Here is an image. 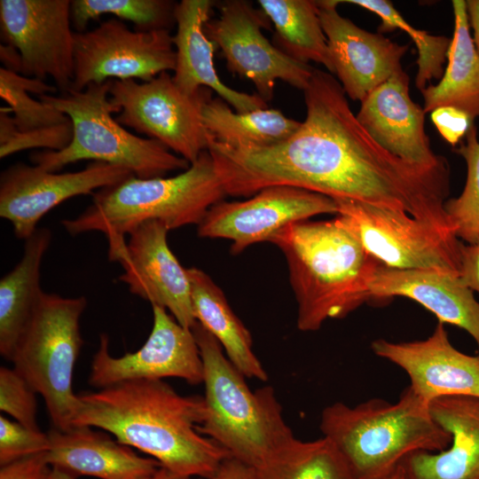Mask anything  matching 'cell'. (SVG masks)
Returning a JSON list of instances; mask_svg holds the SVG:
<instances>
[{
  "instance_id": "cell-1",
  "label": "cell",
  "mask_w": 479,
  "mask_h": 479,
  "mask_svg": "<svg viewBox=\"0 0 479 479\" xmlns=\"http://www.w3.org/2000/svg\"><path fill=\"white\" fill-rule=\"evenodd\" d=\"M303 92L305 120L288 138L263 151L268 185L402 210L454 234L444 207L449 166L421 168L381 147L357 121L334 75L314 68Z\"/></svg>"
},
{
  "instance_id": "cell-2",
  "label": "cell",
  "mask_w": 479,
  "mask_h": 479,
  "mask_svg": "<svg viewBox=\"0 0 479 479\" xmlns=\"http://www.w3.org/2000/svg\"><path fill=\"white\" fill-rule=\"evenodd\" d=\"M206 417L204 397L180 395L162 380H138L78 395L72 426L107 431L179 477L213 479L231 456L199 432Z\"/></svg>"
},
{
  "instance_id": "cell-3",
  "label": "cell",
  "mask_w": 479,
  "mask_h": 479,
  "mask_svg": "<svg viewBox=\"0 0 479 479\" xmlns=\"http://www.w3.org/2000/svg\"><path fill=\"white\" fill-rule=\"evenodd\" d=\"M270 242L285 255L299 330L317 331L369 299L368 279L379 262L338 216L294 223Z\"/></svg>"
},
{
  "instance_id": "cell-4",
  "label": "cell",
  "mask_w": 479,
  "mask_h": 479,
  "mask_svg": "<svg viewBox=\"0 0 479 479\" xmlns=\"http://www.w3.org/2000/svg\"><path fill=\"white\" fill-rule=\"evenodd\" d=\"M226 192L208 150L189 168L170 177L139 178L134 175L93 193L81 215L62 221L71 235L104 233L108 255L125 245L124 236L145 222L157 220L169 230L199 225L211 206Z\"/></svg>"
},
{
  "instance_id": "cell-5",
  "label": "cell",
  "mask_w": 479,
  "mask_h": 479,
  "mask_svg": "<svg viewBox=\"0 0 479 479\" xmlns=\"http://www.w3.org/2000/svg\"><path fill=\"white\" fill-rule=\"evenodd\" d=\"M320 430L345 458L357 479L378 477L418 452L446 449L451 436L429 405L407 387L397 402L373 398L353 407L342 402L321 413Z\"/></svg>"
},
{
  "instance_id": "cell-6",
  "label": "cell",
  "mask_w": 479,
  "mask_h": 479,
  "mask_svg": "<svg viewBox=\"0 0 479 479\" xmlns=\"http://www.w3.org/2000/svg\"><path fill=\"white\" fill-rule=\"evenodd\" d=\"M192 331L203 364L207 407L198 430L232 458L256 468L294 437L275 390L264 386L252 391L217 340L198 322Z\"/></svg>"
},
{
  "instance_id": "cell-7",
  "label": "cell",
  "mask_w": 479,
  "mask_h": 479,
  "mask_svg": "<svg viewBox=\"0 0 479 479\" xmlns=\"http://www.w3.org/2000/svg\"><path fill=\"white\" fill-rule=\"evenodd\" d=\"M112 79L90 83L82 90L69 89L56 97L39 99L66 114L73 123L70 144L60 151L33 153L31 161L55 172L82 160L106 162L130 170L139 178L161 177L171 171L185 170L190 163L156 139L143 138L126 130L112 114L120 109L111 103Z\"/></svg>"
},
{
  "instance_id": "cell-8",
  "label": "cell",
  "mask_w": 479,
  "mask_h": 479,
  "mask_svg": "<svg viewBox=\"0 0 479 479\" xmlns=\"http://www.w3.org/2000/svg\"><path fill=\"white\" fill-rule=\"evenodd\" d=\"M86 306L84 296L44 292L11 358L13 368L43 397L53 428L62 431L73 427L78 401L72 384Z\"/></svg>"
},
{
  "instance_id": "cell-9",
  "label": "cell",
  "mask_w": 479,
  "mask_h": 479,
  "mask_svg": "<svg viewBox=\"0 0 479 479\" xmlns=\"http://www.w3.org/2000/svg\"><path fill=\"white\" fill-rule=\"evenodd\" d=\"M110 101L120 109L116 121L156 139L190 164L208 150L202 109L211 90L187 95L162 72L148 82L112 79Z\"/></svg>"
},
{
  "instance_id": "cell-10",
  "label": "cell",
  "mask_w": 479,
  "mask_h": 479,
  "mask_svg": "<svg viewBox=\"0 0 479 479\" xmlns=\"http://www.w3.org/2000/svg\"><path fill=\"white\" fill-rule=\"evenodd\" d=\"M334 200L336 216L381 264L459 275L462 242L452 233L402 210L349 200Z\"/></svg>"
},
{
  "instance_id": "cell-11",
  "label": "cell",
  "mask_w": 479,
  "mask_h": 479,
  "mask_svg": "<svg viewBox=\"0 0 479 479\" xmlns=\"http://www.w3.org/2000/svg\"><path fill=\"white\" fill-rule=\"evenodd\" d=\"M168 29L131 31L110 19L90 31L74 33V79L70 89L109 79L148 82L174 71L177 53ZM69 90V89H68Z\"/></svg>"
},
{
  "instance_id": "cell-12",
  "label": "cell",
  "mask_w": 479,
  "mask_h": 479,
  "mask_svg": "<svg viewBox=\"0 0 479 479\" xmlns=\"http://www.w3.org/2000/svg\"><path fill=\"white\" fill-rule=\"evenodd\" d=\"M263 11L246 1L219 4V16L204 25L208 38L218 47L232 74L249 79L265 102L273 97L277 80L304 90L314 67L297 61L271 44L262 32L267 25Z\"/></svg>"
},
{
  "instance_id": "cell-13",
  "label": "cell",
  "mask_w": 479,
  "mask_h": 479,
  "mask_svg": "<svg viewBox=\"0 0 479 479\" xmlns=\"http://www.w3.org/2000/svg\"><path fill=\"white\" fill-rule=\"evenodd\" d=\"M69 0H1V37L21 57V75L51 77L65 92L74 79Z\"/></svg>"
},
{
  "instance_id": "cell-14",
  "label": "cell",
  "mask_w": 479,
  "mask_h": 479,
  "mask_svg": "<svg viewBox=\"0 0 479 479\" xmlns=\"http://www.w3.org/2000/svg\"><path fill=\"white\" fill-rule=\"evenodd\" d=\"M322 214H337L335 200L305 189L274 185L242 201H219L198 225V236L232 241L240 254L253 244L270 241L285 227Z\"/></svg>"
},
{
  "instance_id": "cell-15",
  "label": "cell",
  "mask_w": 479,
  "mask_h": 479,
  "mask_svg": "<svg viewBox=\"0 0 479 479\" xmlns=\"http://www.w3.org/2000/svg\"><path fill=\"white\" fill-rule=\"evenodd\" d=\"M152 308L151 333L137 351L113 357L108 336L100 334L90 365V385L100 389L123 381L169 377L192 385L202 383L203 364L192 329L181 326L164 308Z\"/></svg>"
},
{
  "instance_id": "cell-16",
  "label": "cell",
  "mask_w": 479,
  "mask_h": 479,
  "mask_svg": "<svg viewBox=\"0 0 479 479\" xmlns=\"http://www.w3.org/2000/svg\"><path fill=\"white\" fill-rule=\"evenodd\" d=\"M131 175L126 168L101 161H93L80 171L60 174L19 162L1 173L0 216L12 224L18 239L26 240L56 206L114 185Z\"/></svg>"
},
{
  "instance_id": "cell-17",
  "label": "cell",
  "mask_w": 479,
  "mask_h": 479,
  "mask_svg": "<svg viewBox=\"0 0 479 479\" xmlns=\"http://www.w3.org/2000/svg\"><path fill=\"white\" fill-rule=\"evenodd\" d=\"M168 227L161 222L143 223L130 235L129 241L110 261L118 262L123 272L119 279L130 292L152 305L164 308L184 327L196 324L187 269L170 250Z\"/></svg>"
},
{
  "instance_id": "cell-18",
  "label": "cell",
  "mask_w": 479,
  "mask_h": 479,
  "mask_svg": "<svg viewBox=\"0 0 479 479\" xmlns=\"http://www.w3.org/2000/svg\"><path fill=\"white\" fill-rule=\"evenodd\" d=\"M339 4L340 0L317 1L318 15L334 75L346 96L361 102L376 88L404 72L401 59L408 45L359 27L338 12Z\"/></svg>"
},
{
  "instance_id": "cell-19",
  "label": "cell",
  "mask_w": 479,
  "mask_h": 479,
  "mask_svg": "<svg viewBox=\"0 0 479 479\" xmlns=\"http://www.w3.org/2000/svg\"><path fill=\"white\" fill-rule=\"evenodd\" d=\"M373 353L401 369L410 379L409 388L429 404L440 397H479V355L465 354L452 346L444 323L422 341L393 342L378 339Z\"/></svg>"
},
{
  "instance_id": "cell-20",
  "label": "cell",
  "mask_w": 479,
  "mask_h": 479,
  "mask_svg": "<svg viewBox=\"0 0 479 479\" xmlns=\"http://www.w3.org/2000/svg\"><path fill=\"white\" fill-rule=\"evenodd\" d=\"M425 112L409 94L404 71L376 88L362 101L356 117L370 137L392 155L426 169L447 167L431 148Z\"/></svg>"
},
{
  "instance_id": "cell-21",
  "label": "cell",
  "mask_w": 479,
  "mask_h": 479,
  "mask_svg": "<svg viewBox=\"0 0 479 479\" xmlns=\"http://www.w3.org/2000/svg\"><path fill=\"white\" fill-rule=\"evenodd\" d=\"M369 298L403 296L435 314L439 322L467 332L479 350V302L459 275L432 270L396 269L378 263L368 282Z\"/></svg>"
},
{
  "instance_id": "cell-22",
  "label": "cell",
  "mask_w": 479,
  "mask_h": 479,
  "mask_svg": "<svg viewBox=\"0 0 479 479\" xmlns=\"http://www.w3.org/2000/svg\"><path fill=\"white\" fill-rule=\"evenodd\" d=\"M213 5L209 0H182L176 4L174 18L177 29L173 36L177 53L174 82L187 95H194L202 88L214 90L237 113L268 108L258 95L235 90L219 78L214 65L216 46L204 31Z\"/></svg>"
},
{
  "instance_id": "cell-23",
  "label": "cell",
  "mask_w": 479,
  "mask_h": 479,
  "mask_svg": "<svg viewBox=\"0 0 479 479\" xmlns=\"http://www.w3.org/2000/svg\"><path fill=\"white\" fill-rule=\"evenodd\" d=\"M436 420L451 436L441 452H418L403 464L409 479H479V397L450 396L429 404Z\"/></svg>"
},
{
  "instance_id": "cell-24",
  "label": "cell",
  "mask_w": 479,
  "mask_h": 479,
  "mask_svg": "<svg viewBox=\"0 0 479 479\" xmlns=\"http://www.w3.org/2000/svg\"><path fill=\"white\" fill-rule=\"evenodd\" d=\"M50 448L45 452L48 466L79 475L100 479H144L161 465L153 458L137 455L131 447L91 427L52 428L47 432Z\"/></svg>"
},
{
  "instance_id": "cell-25",
  "label": "cell",
  "mask_w": 479,
  "mask_h": 479,
  "mask_svg": "<svg viewBox=\"0 0 479 479\" xmlns=\"http://www.w3.org/2000/svg\"><path fill=\"white\" fill-rule=\"evenodd\" d=\"M196 321L220 343L230 362L246 377L268 380L253 350L252 336L236 316L221 288L203 271L187 268Z\"/></svg>"
},
{
  "instance_id": "cell-26",
  "label": "cell",
  "mask_w": 479,
  "mask_h": 479,
  "mask_svg": "<svg viewBox=\"0 0 479 479\" xmlns=\"http://www.w3.org/2000/svg\"><path fill=\"white\" fill-rule=\"evenodd\" d=\"M51 240L49 229L37 228L25 240L20 261L0 280V354L7 360L44 293L41 265Z\"/></svg>"
},
{
  "instance_id": "cell-27",
  "label": "cell",
  "mask_w": 479,
  "mask_h": 479,
  "mask_svg": "<svg viewBox=\"0 0 479 479\" xmlns=\"http://www.w3.org/2000/svg\"><path fill=\"white\" fill-rule=\"evenodd\" d=\"M454 31L447 52V67L439 82L421 90L425 113L451 106L479 117V52L476 50L465 0L452 1Z\"/></svg>"
},
{
  "instance_id": "cell-28",
  "label": "cell",
  "mask_w": 479,
  "mask_h": 479,
  "mask_svg": "<svg viewBox=\"0 0 479 479\" xmlns=\"http://www.w3.org/2000/svg\"><path fill=\"white\" fill-rule=\"evenodd\" d=\"M202 122L210 139L232 148L276 145L292 136L301 124L276 109L235 113L219 97L205 103Z\"/></svg>"
},
{
  "instance_id": "cell-29",
  "label": "cell",
  "mask_w": 479,
  "mask_h": 479,
  "mask_svg": "<svg viewBox=\"0 0 479 479\" xmlns=\"http://www.w3.org/2000/svg\"><path fill=\"white\" fill-rule=\"evenodd\" d=\"M258 4L273 23L279 50L297 61L319 63L334 75L317 1L259 0Z\"/></svg>"
},
{
  "instance_id": "cell-30",
  "label": "cell",
  "mask_w": 479,
  "mask_h": 479,
  "mask_svg": "<svg viewBox=\"0 0 479 479\" xmlns=\"http://www.w3.org/2000/svg\"><path fill=\"white\" fill-rule=\"evenodd\" d=\"M255 479H357L352 468L327 438L295 436L255 468Z\"/></svg>"
},
{
  "instance_id": "cell-31",
  "label": "cell",
  "mask_w": 479,
  "mask_h": 479,
  "mask_svg": "<svg viewBox=\"0 0 479 479\" xmlns=\"http://www.w3.org/2000/svg\"><path fill=\"white\" fill-rule=\"evenodd\" d=\"M55 91L56 88L44 81L0 68V97L10 106L12 122L20 132L46 131L72 123L66 114L29 95Z\"/></svg>"
},
{
  "instance_id": "cell-32",
  "label": "cell",
  "mask_w": 479,
  "mask_h": 479,
  "mask_svg": "<svg viewBox=\"0 0 479 479\" xmlns=\"http://www.w3.org/2000/svg\"><path fill=\"white\" fill-rule=\"evenodd\" d=\"M340 2L361 6L378 15L381 20L380 27L381 32L401 29L412 38L418 50V70L415 78L418 90H423L432 79L443 76L444 64L447 59L451 38L430 35L413 27L397 11L392 3L387 0H343Z\"/></svg>"
},
{
  "instance_id": "cell-33",
  "label": "cell",
  "mask_w": 479,
  "mask_h": 479,
  "mask_svg": "<svg viewBox=\"0 0 479 479\" xmlns=\"http://www.w3.org/2000/svg\"><path fill=\"white\" fill-rule=\"evenodd\" d=\"M175 5L165 0H73L71 22L76 32H84L90 20L111 13L133 22L137 31L167 29L175 20Z\"/></svg>"
},
{
  "instance_id": "cell-34",
  "label": "cell",
  "mask_w": 479,
  "mask_h": 479,
  "mask_svg": "<svg viewBox=\"0 0 479 479\" xmlns=\"http://www.w3.org/2000/svg\"><path fill=\"white\" fill-rule=\"evenodd\" d=\"M464 138L454 151L467 165L465 185L461 193L446 200L444 207L455 237L473 244L479 240V139L475 124Z\"/></svg>"
},
{
  "instance_id": "cell-35",
  "label": "cell",
  "mask_w": 479,
  "mask_h": 479,
  "mask_svg": "<svg viewBox=\"0 0 479 479\" xmlns=\"http://www.w3.org/2000/svg\"><path fill=\"white\" fill-rule=\"evenodd\" d=\"M72 137L73 123L46 131L31 133L20 132L14 126L12 115L6 111V108H1V159L31 148H45L50 151H60L70 144Z\"/></svg>"
},
{
  "instance_id": "cell-36",
  "label": "cell",
  "mask_w": 479,
  "mask_h": 479,
  "mask_svg": "<svg viewBox=\"0 0 479 479\" xmlns=\"http://www.w3.org/2000/svg\"><path fill=\"white\" fill-rule=\"evenodd\" d=\"M36 394L13 367H0L1 412L32 429H40L36 422Z\"/></svg>"
},
{
  "instance_id": "cell-37",
  "label": "cell",
  "mask_w": 479,
  "mask_h": 479,
  "mask_svg": "<svg viewBox=\"0 0 479 479\" xmlns=\"http://www.w3.org/2000/svg\"><path fill=\"white\" fill-rule=\"evenodd\" d=\"M50 448L48 433L29 428L0 416V465L45 452Z\"/></svg>"
},
{
  "instance_id": "cell-38",
  "label": "cell",
  "mask_w": 479,
  "mask_h": 479,
  "mask_svg": "<svg viewBox=\"0 0 479 479\" xmlns=\"http://www.w3.org/2000/svg\"><path fill=\"white\" fill-rule=\"evenodd\" d=\"M430 118L440 135L452 146L459 144L475 124L467 113L451 106L434 109Z\"/></svg>"
},
{
  "instance_id": "cell-39",
  "label": "cell",
  "mask_w": 479,
  "mask_h": 479,
  "mask_svg": "<svg viewBox=\"0 0 479 479\" xmlns=\"http://www.w3.org/2000/svg\"><path fill=\"white\" fill-rule=\"evenodd\" d=\"M45 452L1 466L0 479H40L48 467Z\"/></svg>"
},
{
  "instance_id": "cell-40",
  "label": "cell",
  "mask_w": 479,
  "mask_h": 479,
  "mask_svg": "<svg viewBox=\"0 0 479 479\" xmlns=\"http://www.w3.org/2000/svg\"><path fill=\"white\" fill-rule=\"evenodd\" d=\"M459 277L473 292L479 294V240L460 246Z\"/></svg>"
},
{
  "instance_id": "cell-41",
  "label": "cell",
  "mask_w": 479,
  "mask_h": 479,
  "mask_svg": "<svg viewBox=\"0 0 479 479\" xmlns=\"http://www.w3.org/2000/svg\"><path fill=\"white\" fill-rule=\"evenodd\" d=\"M213 479H255V468L230 457L221 463Z\"/></svg>"
},
{
  "instance_id": "cell-42",
  "label": "cell",
  "mask_w": 479,
  "mask_h": 479,
  "mask_svg": "<svg viewBox=\"0 0 479 479\" xmlns=\"http://www.w3.org/2000/svg\"><path fill=\"white\" fill-rule=\"evenodd\" d=\"M0 59L4 68L21 75V57L16 48L4 44L0 47Z\"/></svg>"
},
{
  "instance_id": "cell-43",
  "label": "cell",
  "mask_w": 479,
  "mask_h": 479,
  "mask_svg": "<svg viewBox=\"0 0 479 479\" xmlns=\"http://www.w3.org/2000/svg\"><path fill=\"white\" fill-rule=\"evenodd\" d=\"M466 4L469 26L473 30V41L479 52V0H467Z\"/></svg>"
},
{
  "instance_id": "cell-44",
  "label": "cell",
  "mask_w": 479,
  "mask_h": 479,
  "mask_svg": "<svg viewBox=\"0 0 479 479\" xmlns=\"http://www.w3.org/2000/svg\"><path fill=\"white\" fill-rule=\"evenodd\" d=\"M77 476L56 467L48 466L40 479H76Z\"/></svg>"
},
{
  "instance_id": "cell-45",
  "label": "cell",
  "mask_w": 479,
  "mask_h": 479,
  "mask_svg": "<svg viewBox=\"0 0 479 479\" xmlns=\"http://www.w3.org/2000/svg\"><path fill=\"white\" fill-rule=\"evenodd\" d=\"M373 479H409L404 466L402 463L390 471Z\"/></svg>"
},
{
  "instance_id": "cell-46",
  "label": "cell",
  "mask_w": 479,
  "mask_h": 479,
  "mask_svg": "<svg viewBox=\"0 0 479 479\" xmlns=\"http://www.w3.org/2000/svg\"><path fill=\"white\" fill-rule=\"evenodd\" d=\"M144 479H185V478L179 477L172 474L171 472H169L168 469L161 467L157 470V472H155L153 475ZM189 479H192V478H189ZM195 479H202V478H195Z\"/></svg>"
}]
</instances>
